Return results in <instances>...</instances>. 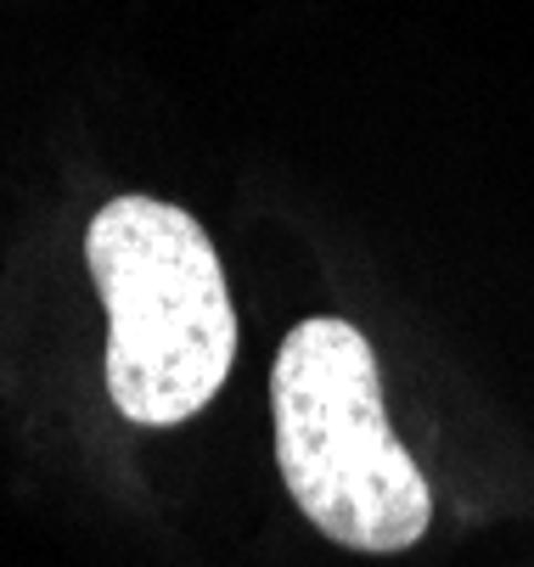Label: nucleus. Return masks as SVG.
Masks as SVG:
<instances>
[{
  "mask_svg": "<svg viewBox=\"0 0 534 567\" xmlns=\"http://www.w3.org/2000/svg\"><path fill=\"white\" fill-rule=\"evenodd\" d=\"M107 309V393L124 422L175 427L219 393L237 315L203 225L158 197H113L85 236Z\"/></svg>",
  "mask_w": 534,
  "mask_h": 567,
  "instance_id": "nucleus-1",
  "label": "nucleus"
},
{
  "mask_svg": "<svg viewBox=\"0 0 534 567\" xmlns=\"http://www.w3.org/2000/svg\"><path fill=\"white\" fill-rule=\"evenodd\" d=\"M270 416L287 495L327 539L394 556L428 534L433 495L389 427L366 332L338 315L298 320L270 371Z\"/></svg>",
  "mask_w": 534,
  "mask_h": 567,
  "instance_id": "nucleus-2",
  "label": "nucleus"
}]
</instances>
